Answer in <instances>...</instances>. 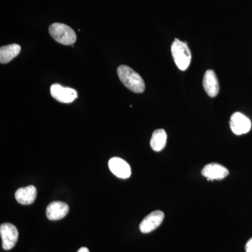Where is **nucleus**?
Instances as JSON below:
<instances>
[{
    "label": "nucleus",
    "mask_w": 252,
    "mask_h": 252,
    "mask_svg": "<svg viewBox=\"0 0 252 252\" xmlns=\"http://www.w3.org/2000/svg\"><path fill=\"white\" fill-rule=\"evenodd\" d=\"M117 74L123 84L135 94H142L145 90V84L142 77L135 70L127 65H120Z\"/></svg>",
    "instance_id": "nucleus-1"
},
{
    "label": "nucleus",
    "mask_w": 252,
    "mask_h": 252,
    "mask_svg": "<svg viewBox=\"0 0 252 252\" xmlns=\"http://www.w3.org/2000/svg\"><path fill=\"white\" fill-rule=\"evenodd\" d=\"M49 32L53 39L63 45H72L77 41V34L74 30L63 23H53L50 26Z\"/></svg>",
    "instance_id": "nucleus-2"
},
{
    "label": "nucleus",
    "mask_w": 252,
    "mask_h": 252,
    "mask_svg": "<svg viewBox=\"0 0 252 252\" xmlns=\"http://www.w3.org/2000/svg\"><path fill=\"white\" fill-rule=\"evenodd\" d=\"M171 53L177 67L180 70H187L191 61V54L187 43L175 39L171 46Z\"/></svg>",
    "instance_id": "nucleus-3"
},
{
    "label": "nucleus",
    "mask_w": 252,
    "mask_h": 252,
    "mask_svg": "<svg viewBox=\"0 0 252 252\" xmlns=\"http://www.w3.org/2000/svg\"><path fill=\"white\" fill-rule=\"evenodd\" d=\"M0 235L2 240V248L5 250H11L17 243L18 231L11 223H4L0 225Z\"/></svg>",
    "instance_id": "nucleus-4"
},
{
    "label": "nucleus",
    "mask_w": 252,
    "mask_h": 252,
    "mask_svg": "<svg viewBox=\"0 0 252 252\" xmlns=\"http://www.w3.org/2000/svg\"><path fill=\"white\" fill-rule=\"evenodd\" d=\"M230 127L235 135H241L251 130L252 123L241 113L235 112L230 117Z\"/></svg>",
    "instance_id": "nucleus-5"
},
{
    "label": "nucleus",
    "mask_w": 252,
    "mask_h": 252,
    "mask_svg": "<svg viewBox=\"0 0 252 252\" xmlns=\"http://www.w3.org/2000/svg\"><path fill=\"white\" fill-rule=\"evenodd\" d=\"M51 96L62 103H70L77 98V92L71 88L63 87L60 84H54L51 87Z\"/></svg>",
    "instance_id": "nucleus-6"
},
{
    "label": "nucleus",
    "mask_w": 252,
    "mask_h": 252,
    "mask_svg": "<svg viewBox=\"0 0 252 252\" xmlns=\"http://www.w3.org/2000/svg\"><path fill=\"white\" fill-rule=\"evenodd\" d=\"M164 219L163 212L160 210L152 212L142 220L140 230L142 233H149L160 226Z\"/></svg>",
    "instance_id": "nucleus-7"
},
{
    "label": "nucleus",
    "mask_w": 252,
    "mask_h": 252,
    "mask_svg": "<svg viewBox=\"0 0 252 252\" xmlns=\"http://www.w3.org/2000/svg\"><path fill=\"white\" fill-rule=\"evenodd\" d=\"M109 167L114 175L121 179H127L131 175L130 165L124 159L113 157L109 160Z\"/></svg>",
    "instance_id": "nucleus-8"
},
{
    "label": "nucleus",
    "mask_w": 252,
    "mask_h": 252,
    "mask_svg": "<svg viewBox=\"0 0 252 252\" xmlns=\"http://www.w3.org/2000/svg\"><path fill=\"white\" fill-rule=\"evenodd\" d=\"M67 204L61 201L52 202L46 208V217L51 220H60L64 218L69 212Z\"/></svg>",
    "instance_id": "nucleus-9"
},
{
    "label": "nucleus",
    "mask_w": 252,
    "mask_h": 252,
    "mask_svg": "<svg viewBox=\"0 0 252 252\" xmlns=\"http://www.w3.org/2000/svg\"><path fill=\"white\" fill-rule=\"evenodd\" d=\"M203 85L204 90L210 97H216L220 92L218 79L212 69H208L204 74Z\"/></svg>",
    "instance_id": "nucleus-10"
},
{
    "label": "nucleus",
    "mask_w": 252,
    "mask_h": 252,
    "mask_svg": "<svg viewBox=\"0 0 252 252\" xmlns=\"http://www.w3.org/2000/svg\"><path fill=\"white\" fill-rule=\"evenodd\" d=\"M208 180H222L229 174L228 169L217 163H210L203 167L201 172Z\"/></svg>",
    "instance_id": "nucleus-11"
},
{
    "label": "nucleus",
    "mask_w": 252,
    "mask_h": 252,
    "mask_svg": "<svg viewBox=\"0 0 252 252\" xmlns=\"http://www.w3.org/2000/svg\"><path fill=\"white\" fill-rule=\"evenodd\" d=\"M37 191L35 187L31 185L18 189L15 193V198L18 203L21 205H31L34 203Z\"/></svg>",
    "instance_id": "nucleus-12"
},
{
    "label": "nucleus",
    "mask_w": 252,
    "mask_h": 252,
    "mask_svg": "<svg viewBox=\"0 0 252 252\" xmlns=\"http://www.w3.org/2000/svg\"><path fill=\"white\" fill-rule=\"evenodd\" d=\"M21 46L17 44H9L7 46H1L0 49V63L6 64L11 62L13 59L17 57L21 53Z\"/></svg>",
    "instance_id": "nucleus-13"
},
{
    "label": "nucleus",
    "mask_w": 252,
    "mask_h": 252,
    "mask_svg": "<svg viewBox=\"0 0 252 252\" xmlns=\"http://www.w3.org/2000/svg\"><path fill=\"white\" fill-rule=\"evenodd\" d=\"M167 143V133L163 129H158L153 132L150 146L155 152H160L165 148Z\"/></svg>",
    "instance_id": "nucleus-14"
},
{
    "label": "nucleus",
    "mask_w": 252,
    "mask_h": 252,
    "mask_svg": "<svg viewBox=\"0 0 252 252\" xmlns=\"http://www.w3.org/2000/svg\"><path fill=\"white\" fill-rule=\"evenodd\" d=\"M245 250H246V252H252V238L250 239L247 243Z\"/></svg>",
    "instance_id": "nucleus-15"
},
{
    "label": "nucleus",
    "mask_w": 252,
    "mask_h": 252,
    "mask_svg": "<svg viewBox=\"0 0 252 252\" xmlns=\"http://www.w3.org/2000/svg\"><path fill=\"white\" fill-rule=\"evenodd\" d=\"M77 252H90L87 248H81Z\"/></svg>",
    "instance_id": "nucleus-16"
}]
</instances>
